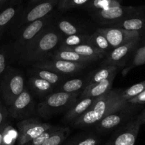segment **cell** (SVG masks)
<instances>
[{"label":"cell","mask_w":145,"mask_h":145,"mask_svg":"<svg viewBox=\"0 0 145 145\" xmlns=\"http://www.w3.org/2000/svg\"><path fill=\"white\" fill-rule=\"evenodd\" d=\"M5 1V0H0V7L4 4V2Z\"/></svg>","instance_id":"obj_40"},{"label":"cell","mask_w":145,"mask_h":145,"mask_svg":"<svg viewBox=\"0 0 145 145\" xmlns=\"http://www.w3.org/2000/svg\"><path fill=\"white\" fill-rule=\"evenodd\" d=\"M1 101V95H0V102Z\"/></svg>","instance_id":"obj_41"},{"label":"cell","mask_w":145,"mask_h":145,"mask_svg":"<svg viewBox=\"0 0 145 145\" xmlns=\"http://www.w3.org/2000/svg\"><path fill=\"white\" fill-rule=\"evenodd\" d=\"M62 39L60 33L55 29L45 28L25 50L21 60L26 63L38 62L55 48Z\"/></svg>","instance_id":"obj_2"},{"label":"cell","mask_w":145,"mask_h":145,"mask_svg":"<svg viewBox=\"0 0 145 145\" xmlns=\"http://www.w3.org/2000/svg\"><path fill=\"white\" fill-rule=\"evenodd\" d=\"M118 66L116 65H104L103 68L98 70L91 77L87 85H92V84L97 83V82L103 81L107 78H110L113 74L117 73Z\"/></svg>","instance_id":"obj_24"},{"label":"cell","mask_w":145,"mask_h":145,"mask_svg":"<svg viewBox=\"0 0 145 145\" xmlns=\"http://www.w3.org/2000/svg\"><path fill=\"white\" fill-rule=\"evenodd\" d=\"M91 0H59L58 8L61 10H69L76 7L86 6Z\"/></svg>","instance_id":"obj_33"},{"label":"cell","mask_w":145,"mask_h":145,"mask_svg":"<svg viewBox=\"0 0 145 145\" xmlns=\"http://www.w3.org/2000/svg\"><path fill=\"white\" fill-rule=\"evenodd\" d=\"M79 92H65L58 91L45 96L38 104L37 112L42 118L48 119L58 112L71 107L76 102Z\"/></svg>","instance_id":"obj_3"},{"label":"cell","mask_w":145,"mask_h":145,"mask_svg":"<svg viewBox=\"0 0 145 145\" xmlns=\"http://www.w3.org/2000/svg\"><path fill=\"white\" fill-rule=\"evenodd\" d=\"M120 5L118 0H91L86 6L89 10L94 11Z\"/></svg>","instance_id":"obj_29"},{"label":"cell","mask_w":145,"mask_h":145,"mask_svg":"<svg viewBox=\"0 0 145 145\" xmlns=\"http://www.w3.org/2000/svg\"><path fill=\"white\" fill-rule=\"evenodd\" d=\"M71 132L69 127H61L54 132L42 145H61L66 141Z\"/></svg>","instance_id":"obj_26"},{"label":"cell","mask_w":145,"mask_h":145,"mask_svg":"<svg viewBox=\"0 0 145 145\" xmlns=\"http://www.w3.org/2000/svg\"><path fill=\"white\" fill-rule=\"evenodd\" d=\"M25 88L22 74L14 69L5 71L0 84V95L6 106H10Z\"/></svg>","instance_id":"obj_5"},{"label":"cell","mask_w":145,"mask_h":145,"mask_svg":"<svg viewBox=\"0 0 145 145\" xmlns=\"http://www.w3.org/2000/svg\"><path fill=\"white\" fill-rule=\"evenodd\" d=\"M144 21L140 18H125L121 20L105 24L106 27H116L127 31H137L142 29L144 26Z\"/></svg>","instance_id":"obj_19"},{"label":"cell","mask_w":145,"mask_h":145,"mask_svg":"<svg viewBox=\"0 0 145 145\" xmlns=\"http://www.w3.org/2000/svg\"><path fill=\"white\" fill-rule=\"evenodd\" d=\"M28 84L38 95H47L53 91L54 86L52 84L38 77L31 76L28 80Z\"/></svg>","instance_id":"obj_20"},{"label":"cell","mask_w":145,"mask_h":145,"mask_svg":"<svg viewBox=\"0 0 145 145\" xmlns=\"http://www.w3.org/2000/svg\"><path fill=\"white\" fill-rule=\"evenodd\" d=\"M49 18V16L48 15L44 18L30 23L20 30L17 34L16 39L12 49L13 55L15 58H22L28 45L45 28Z\"/></svg>","instance_id":"obj_4"},{"label":"cell","mask_w":145,"mask_h":145,"mask_svg":"<svg viewBox=\"0 0 145 145\" xmlns=\"http://www.w3.org/2000/svg\"><path fill=\"white\" fill-rule=\"evenodd\" d=\"M125 107L119 110L114 111L103 117L95 125L98 132H105L115 129L122 123L125 118L124 110Z\"/></svg>","instance_id":"obj_15"},{"label":"cell","mask_w":145,"mask_h":145,"mask_svg":"<svg viewBox=\"0 0 145 145\" xmlns=\"http://www.w3.org/2000/svg\"><path fill=\"white\" fill-rule=\"evenodd\" d=\"M86 81L81 78H74L65 81L59 87V91L65 92H79L85 86ZM86 87V86H85Z\"/></svg>","instance_id":"obj_28"},{"label":"cell","mask_w":145,"mask_h":145,"mask_svg":"<svg viewBox=\"0 0 145 145\" xmlns=\"http://www.w3.org/2000/svg\"><path fill=\"white\" fill-rule=\"evenodd\" d=\"M18 11V7H8L0 13V39Z\"/></svg>","instance_id":"obj_25"},{"label":"cell","mask_w":145,"mask_h":145,"mask_svg":"<svg viewBox=\"0 0 145 145\" xmlns=\"http://www.w3.org/2000/svg\"><path fill=\"white\" fill-rule=\"evenodd\" d=\"M18 128V145H25L52 126L34 118L21 119L16 125Z\"/></svg>","instance_id":"obj_6"},{"label":"cell","mask_w":145,"mask_h":145,"mask_svg":"<svg viewBox=\"0 0 145 145\" xmlns=\"http://www.w3.org/2000/svg\"><path fill=\"white\" fill-rule=\"evenodd\" d=\"M96 31L106 37L113 48L140 38L139 31H127L116 27L104 26L98 28Z\"/></svg>","instance_id":"obj_10"},{"label":"cell","mask_w":145,"mask_h":145,"mask_svg":"<svg viewBox=\"0 0 145 145\" xmlns=\"http://www.w3.org/2000/svg\"><path fill=\"white\" fill-rule=\"evenodd\" d=\"M8 126V122H7L0 128V145H4V136Z\"/></svg>","instance_id":"obj_38"},{"label":"cell","mask_w":145,"mask_h":145,"mask_svg":"<svg viewBox=\"0 0 145 145\" xmlns=\"http://www.w3.org/2000/svg\"><path fill=\"white\" fill-rule=\"evenodd\" d=\"M33 98L28 89L24 88L23 92L14 100L8 108V116L15 119H24L31 115L33 109Z\"/></svg>","instance_id":"obj_11"},{"label":"cell","mask_w":145,"mask_h":145,"mask_svg":"<svg viewBox=\"0 0 145 145\" xmlns=\"http://www.w3.org/2000/svg\"><path fill=\"white\" fill-rule=\"evenodd\" d=\"M89 36V34H74V35L68 36L63 42L62 43L61 45L63 46H76V45H82V44H85L87 42L88 38Z\"/></svg>","instance_id":"obj_30"},{"label":"cell","mask_w":145,"mask_h":145,"mask_svg":"<svg viewBox=\"0 0 145 145\" xmlns=\"http://www.w3.org/2000/svg\"><path fill=\"white\" fill-rule=\"evenodd\" d=\"M86 44L107 53H108L109 51L113 48L106 37L98 31H96L91 35H89Z\"/></svg>","instance_id":"obj_22"},{"label":"cell","mask_w":145,"mask_h":145,"mask_svg":"<svg viewBox=\"0 0 145 145\" xmlns=\"http://www.w3.org/2000/svg\"><path fill=\"white\" fill-rule=\"evenodd\" d=\"M7 49L5 46L0 48V77L4 74L7 66Z\"/></svg>","instance_id":"obj_35"},{"label":"cell","mask_w":145,"mask_h":145,"mask_svg":"<svg viewBox=\"0 0 145 145\" xmlns=\"http://www.w3.org/2000/svg\"><path fill=\"white\" fill-rule=\"evenodd\" d=\"M60 48H65L67 50H71L80 55H84L86 57H89V58H93L96 60H99L103 58L106 55H108L107 53L103 52V51L98 50L96 48H93L91 45H89L87 44H82L79 45H76V46H63L60 45Z\"/></svg>","instance_id":"obj_18"},{"label":"cell","mask_w":145,"mask_h":145,"mask_svg":"<svg viewBox=\"0 0 145 145\" xmlns=\"http://www.w3.org/2000/svg\"><path fill=\"white\" fill-rule=\"evenodd\" d=\"M116 74L117 73L113 74L110 78L97 82V83L86 85L80 93L81 98H96L106 94L110 90H111L113 82L114 81L115 78H116Z\"/></svg>","instance_id":"obj_14"},{"label":"cell","mask_w":145,"mask_h":145,"mask_svg":"<svg viewBox=\"0 0 145 145\" xmlns=\"http://www.w3.org/2000/svg\"><path fill=\"white\" fill-rule=\"evenodd\" d=\"M96 98H82L80 100L76 101L71 107L69 108L62 118L64 123H72L78 117L84 113L89 107Z\"/></svg>","instance_id":"obj_16"},{"label":"cell","mask_w":145,"mask_h":145,"mask_svg":"<svg viewBox=\"0 0 145 145\" xmlns=\"http://www.w3.org/2000/svg\"><path fill=\"white\" fill-rule=\"evenodd\" d=\"M144 90H145V80L135 84L125 90H120L118 95V100L120 102H127V100L137 96Z\"/></svg>","instance_id":"obj_27"},{"label":"cell","mask_w":145,"mask_h":145,"mask_svg":"<svg viewBox=\"0 0 145 145\" xmlns=\"http://www.w3.org/2000/svg\"><path fill=\"white\" fill-rule=\"evenodd\" d=\"M61 127L59 126H53L52 125L50 128H49L48 129H47L46 131H45L44 132H42V134L38 136L37 137L34 138L33 139H32L31 141H30L28 143H27L25 145H42L52 134L55 132H56L57 130L60 128Z\"/></svg>","instance_id":"obj_32"},{"label":"cell","mask_w":145,"mask_h":145,"mask_svg":"<svg viewBox=\"0 0 145 145\" xmlns=\"http://www.w3.org/2000/svg\"><path fill=\"white\" fill-rule=\"evenodd\" d=\"M57 28L60 32L67 36L74 34H82L80 28L68 20H60L57 23Z\"/></svg>","instance_id":"obj_31"},{"label":"cell","mask_w":145,"mask_h":145,"mask_svg":"<svg viewBox=\"0 0 145 145\" xmlns=\"http://www.w3.org/2000/svg\"><path fill=\"white\" fill-rule=\"evenodd\" d=\"M59 1V0H45L34 4L35 6L33 8L23 14L21 19L14 27V30L18 34L21 28L28 24L48 16L49 13L52 11L55 6L58 4Z\"/></svg>","instance_id":"obj_8"},{"label":"cell","mask_w":145,"mask_h":145,"mask_svg":"<svg viewBox=\"0 0 145 145\" xmlns=\"http://www.w3.org/2000/svg\"><path fill=\"white\" fill-rule=\"evenodd\" d=\"M42 1H45V0H30L29 4L30 5H34V4H36Z\"/></svg>","instance_id":"obj_39"},{"label":"cell","mask_w":145,"mask_h":145,"mask_svg":"<svg viewBox=\"0 0 145 145\" xmlns=\"http://www.w3.org/2000/svg\"><path fill=\"white\" fill-rule=\"evenodd\" d=\"M139 39L133 40L123 45H119L116 48H113L111 51L108 54V57L103 63L104 65H118L123 61L125 58L128 55L129 53L135 47Z\"/></svg>","instance_id":"obj_13"},{"label":"cell","mask_w":145,"mask_h":145,"mask_svg":"<svg viewBox=\"0 0 145 145\" xmlns=\"http://www.w3.org/2000/svg\"><path fill=\"white\" fill-rule=\"evenodd\" d=\"M88 64L70 62L52 58L51 60L42 59L33 65L34 68L52 71L59 74H74L87 66Z\"/></svg>","instance_id":"obj_9"},{"label":"cell","mask_w":145,"mask_h":145,"mask_svg":"<svg viewBox=\"0 0 145 145\" xmlns=\"http://www.w3.org/2000/svg\"><path fill=\"white\" fill-rule=\"evenodd\" d=\"M145 63V46L139 48L135 55L132 68L143 65Z\"/></svg>","instance_id":"obj_34"},{"label":"cell","mask_w":145,"mask_h":145,"mask_svg":"<svg viewBox=\"0 0 145 145\" xmlns=\"http://www.w3.org/2000/svg\"><path fill=\"white\" fill-rule=\"evenodd\" d=\"M52 58H57V59L64 60V61H70V62L85 64H89V63H92L98 61V60L95 59V58L84 56V55H80V54L74 52V51L60 48V47H59L57 51L54 52Z\"/></svg>","instance_id":"obj_17"},{"label":"cell","mask_w":145,"mask_h":145,"mask_svg":"<svg viewBox=\"0 0 145 145\" xmlns=\"http://www.w3.org/2000/svg\"><path fill=\"white\" fill-rule=\"evenodd\" d=\"M8 117V108L5 105L3 104V102H0V128L5 125L7 122Z\"/></svg>","instance_id":"obj_36"},{"label":"cell","mask_w":145,"mask_h":145,"mask_svg":"<svg viewBox=\"0 0 145 145\" xmlns=\"http://www.w3.org/2000/svg\"><path fill=\"white\" fill-rule=\"evenodd\" d=\"M142 124L139 117L126 124L118 129L105 145H135Z\"/></svg>","instance_id":"obj_7"},{"label":"cell","mask_w":145,"mask_h":145,"mask_svg":"<svg viewBox=\"0 0 145 145\" xmlns=\"http://www.w3.org/2000/svg\"><path fill=\"white\" fill-rule=\"evenodd\" d=\"M100 139L93 134H81L68 139L64 145H99Z\"/></svg>","instance_id":"obj_23"},{"label":"cell","mask_w":145,"mask_h":145,"mask_svg":"<svg viewBox=\"0 0 145 145\" xmlns=\"http://www.w3.org/2000/svg\"><path fill=\"white\" fill-rule=\"evenodd\" d=\"M133 11L134 9L132 7H125L120 5L93 11L92 16L98 22L105 25L126 18L127 15Z\"/></svg>","instance_id":"obj_12"},{"label":"cell","mask_w":145,"mask_h":145,"mask_svg":"<svg viewBox=\"0 0 145 145\" xmlns=\"http://www.w3.org/2000/svg\"><path fill=\"white\" fill-rule=\"evenodd\" d=\"M31 74L33 76L38 77L41 79L45 80L47 82L52 84L53 86L59 84L63 80V75L62 74L47 69L35 68V69L31 71Z\"/></svg>","instance_id":"obj_21"},{"label":"cell","mask_w":145,"mask_h":145,"mask_svg":"<svg viewBox=\"0 0 145 145\" xmlns=\"http://www.w3.org/2000/svg\"><path fill=\"white\" fill-rule=\"evenodd\" d=\"M128 104H142L145 103V90L142 92L137 96L127 100Z\"/></svg>","instance_id":"obj_37"},{"label":"cell","mask_w":145,"mask_h":145,"mask_svg":"<svg viewBox=\"0 0 145 145\" xmlns=\"http://www.w3.org/2000/svg\"><path fill=\"white\" fill-rule=\"evenodd\" d=\"M120 91V90H110L104 95L96 98L90 107L72 122L74 126H93L108 114L126 107L128 103L120 102L118 100Z\"/></svg>","instance_id":"obj_1"}]
</instances>
